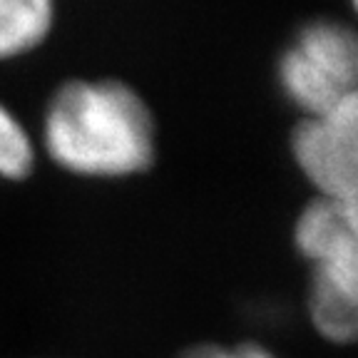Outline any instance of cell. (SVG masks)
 Wrapping results in <instances>:
<instances>
[{
    "label": "cell",
    "mask_w": 358,
    "mask_h": 358,
    "mask_svg": "<svg viewBox=\"0 0 358 358\" xmlns=\"http://www.w3.org/2000/svg\"><path fill=\"white\" fill-rule=\"evenodd\" d=\"M43 145L78 177H134L155 164V115L122 80H70L45 107Z\"/></svg>",
    "instance_id": "cell-1"
},
{
    "label": "cell",
    "mask_w": 358,
    "mask_h": 358,
    "mask_svg": "<svg viewBox=\"0 0 358 358\" xmlns=\"http://www.w3.org/2000/svg\"><path fill=\"white\" fill-rule=\"evenodd\" d=\"M294 246L311 271V326L331 343H358V194L313 196L294 224Z\"/></svg>",
    "instance_id": "cell-2"
},
{
    "label": "cell",
    "mask_w": 358,
    "mask_h": 358,
    "mask_svg": "<svg viewBox=\"0 0 358 358\" xmlns=\"http://www.w3.org/2000/svg\"><path fill=\"white\" fill-rule=\"evenodd\" d=\"M279 85L301 117H324L358 90V30L313 20L299 30L279 60Z\"/></svg>",
    "instance_id": "cell-3"
},
{
    "label": "cell",
    "mask_w": 358,
    "mask_h": 358,
    "mask_svg": "<svg viewBox=\"0 0 358 358\" xmlns=\"http://www.w3.org/2000/svg\"><path fill=\"white\" fill-rule=\"evenodd\" d=\"M291 155L313 196H356L358 172L324 117H301L291 132Z\"/></svg>",
    "instance_id": "cell-4"
},
{
    "label": "cell",
    "mask_w": 358,
    "mask_h": 358,
    "mask_svg": "<svg viewBox=\"0 0 358 358\" xmlns=\"http://www.w3.org/2000/svg\"><path fill=\"white\" fill-rule=\"evenodd\" d=\"M55 22V0H0V60L45 43Z\"/></svg>",
    "instance_id": "cell-5"
},
{
    "label": "cell",
    "mask_w": 358,
    "mask_h": 358,
    "mask_svg": "<svg viewBox=\"0 0 358 358\" xmlns=\"http://www.w3.org/2000/svg\"><path fill=\"white\" fill-rule=\"evenodd\" d=\"M35 145L28 129L8 107L0 105V177L8 182H22L35 169Z\"/></svg>",
    "instance_id": "cell-6"
},
{
    "label": "cell",
    "mask_w": 358,
    "mask_h": 358,
    "mask_svg": "<svg viewBox=\"0 0 358 358\" xmlns=\"http://www.w3.org/2000/svg\"><path fill=\"white\" fill-rule=\"evenodd\" d=\"M324 120L331 124L334 134L341 142L343 152L351 159L353 169L358 172V90L346 102H341V105L336 107L334 112L324 115Z\"/></svg>",
    "instance_id": "cell-7"
},
{
    "label": "cell",
    "mask_w": 358,
    "mask_h": 358,
    "mask_svg": "<svg viewBox=\"0 0 358 358\" xmlns=\"http://www.w3.org/2000/svg\"><path fill=\"white\" fill-rule=\"evenodd\" d=\"M177 358H231V348L222 346V343H194V346L185 348Z\"/></svg>",
    "instance_id": "cell-8"
},
{
    "label": "cell",
    "mask_w": 358,
    "mask_h": 358,
    "mask_svg": "<svg viewBox=\"0 0 358 358\" xmlns=\"http://www.w3.org/2000/svg\"><path fill=\"white\" fill-rule=\"evenodd\" d=\"M231 348V358H281L274 351H268L266 346L254 341H244V343H234Z\"/></svg>",
    "instance_id": "cell-9"
},
{
    "label": "cell",
    "mask_w": 358,
    "mask_h": 358,
    "mask_svg": "<svg viewBox=\"0 0 358 358\" xmlns=\"http://www.w3.org/2000/svg\"><path fill=\"white\" fill-rule=\"evenodd\" d=\"M353 3V10H356V15H358V0H351Z\"/></svg>",
    "instance_id": "cell-10"
}]
</instances>
